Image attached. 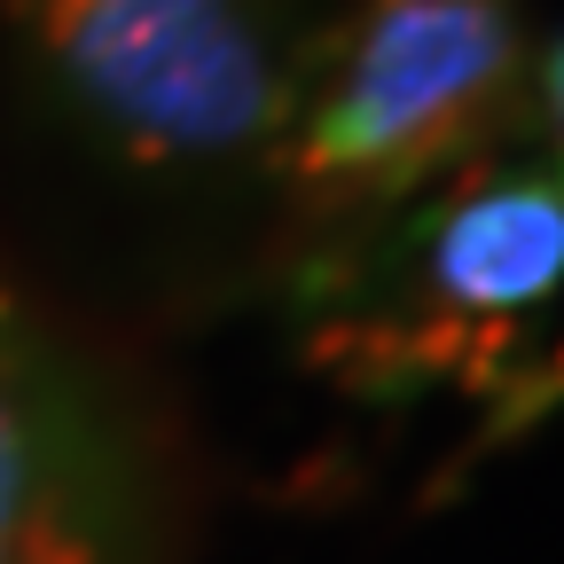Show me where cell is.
Returning a JSON list of instances; mask_svg holds the SVG:
<instances>
[{
    "mask_svg": "<svg viewBox=\"0 0 564 564\" xmlns=\"http://www.w3.org/2000/svg\"><path fill=\"white\" fill-rule=\"evenodd\" d=\"M32 95L141 181H267L291 126L306 0H0Z\"/></svg>",
    "mask_w": 564,
    "mask_h": 564,
    "instance_id": "3",
    "label": "cell"
},
{
    "mask_svg": "<svg viewBox=\"0 0 564 564\" xmlns=\"http://www.w3.org/2000/svg\"><path fill=\"white\" fill-rule=\"evenodd\" d=\"M525 102V0H352L337 24H314L259 188L291 243L345 236L518 150Z\"/></svg>",
    "mask_w": 564,
    "mask_h": 564,
    "instance_id": "2",
    "label": "cell"
},
{
    "mask_svg": "<svg viewBox=\"0 0 564 564\" xmlns=\"http://www.w3.org/2000/svg\"><path fill=\"white\" fill-rule=\"evenodd\" d=\"M525 150L564 188V32L533 47V102H525Z\"/></svg>",
    "mask_w": 564,
    "mask_h": 564,
    "instance_id": "5",
    "label": "cell"
},
{
    "mask_svg": "<svg viewBox=\"0 0 564 564\" xmlns=\"http://www.w3.org/2000/svg\"><path fill=\"white\" fill-rule=\"evenodd\" d=\"M282 306L337 392H455L525 432L564 408V188L518 141L384 220L291 243Z\"/></svg>",
    "mask_w": 564,
    "mask_h": 564,
    "instance_id": "1",
    "label": "cell"
},
{
    "mask_svg": "<svg viewBox=\"0 0 564 564\" xmlns=\"http://www.w3.org/2000/svg\"><path fill=\"white\" fill-rule=\"evenodd\" d=\"M173 486L126 384L0 267V564H165Z\"/></svg>",
    "mask_w": 564,
    "mask_h": 564,
    "instance_id": "4",
    "label": "cell"
}]
</instances>
